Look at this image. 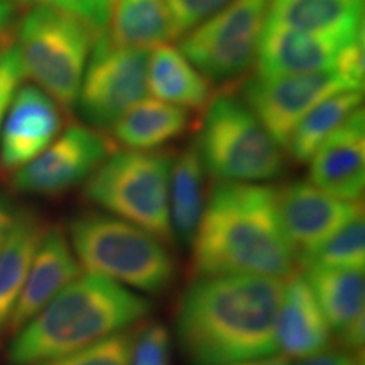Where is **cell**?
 Here are the masks:
<instances>
[{
	"instance_id": "cell-6",
	"label": "cell",
	"mask_w": 365,
	"mask_h": 365,
	"mask_svg": "<svg viewBox=\"0 0 365 365\" xmlns=\"http://www.w3.org/2000/svg\"><path fill=\"white\" fill-rule=\"evenodd\" d=\"M97 34L61 9L33 4L17 27L16 48L24 78L61 108H73Z\"/></svg>"
},
{
	"instance_id": "cell-25",
	"label": "cell",
	"mask_w": 365,
	"mask_h": 365,
	"mask_svg": "<svg viewBox=\"0 0 365 365\" xmlns=\"http://www.w3.org/2000/svg\"><path fill=\"white\" fill-rule=\"evenodd\" d=\"M362 103V91L344 90L313 107L301 118L286 145L287 154L299 164H308L319 145Z\"/></svg>"
},
{
	"instance_id": "cell-29",
	"label": "cell",
	"mask_w": 365,
	"mask_h": 365,
	"mask_svg": "<svg viewBox=\"0 0 365 365\" xmlns=\"http://www.w3.org/2000/svg\"><path fill=\"white\" fill-rule=\"evenodd\" d=\"M129 365H171V339L163 323H150L135 336Z\"/></svg>"
},
{
	"instance_id": "cell-31",
	"label": "cell",
	"mask_w": 365,
	"mask_h": 365,
	"mask_svg": "<svg viewBox=\"0 0 365 365\" xmlns=\"http://www.w3.org/2000/svg\"><path fill=\"white\" fill-rule=\"evenodd\" d=\"M364 33L346 41L336 54L333 71L340 76L349 90L362 91L364 88Z\"/></svg>"
},
{
	"instance_id": "cell-23",
	"label": "cell",
	"mask_w": 365,
	"mask_h": 365,
	"mask_svg": "<svg viewBox=\"0 0 365 365\" xmlns=\"http://www.w3.org/2000/svg\"><path fill=\"white\" fill-rule=\"evenodd\" d=\"M304 279L333 331L339 333L365 314L364 269L312 266L307 267Z\"/></svg>"
},
{
	"instance_id": "cell-32",
	"label": "cell",
	"mask_w": 365,
	"mask_h": 365,
	"mask_svg": "<svg viewBox=\"0 0 365 365\" xmlns=\"http://www.w3.org/2000/svg\"><path fill=\"white\" fill-rule=\"evenodd\" d=\"M22 80H24V71H22L19 54L14 46H7L0 54V132L9 105L12 102L14 93L22 85Z\"/></svg>"
},
{
	"instance_id": "cell-26",
	"label": "cell",
	"mask_w": 365,
	"mask_h": 365,
	"mask_svg": "<svg viewBox=\"0 0 365 365\" xmlns=\"http://www.w3.org/2000/svg\"><path fill=\"white\" fill-rule=\"evenodd\" d=\"M365 264V220L362 215L341 227L323 242L309 257L301 262L304 269L312 266L364 269Z\"/></svg>"
},
{
	"instance_id": "cell-35",
	"label": "cell",
	"mask_w": 365,
	"mask_h": 365,
	"mask_svg": "<svg viewBox=\"0 0 365 365\" xmlns=\"http://www.w3.org/2000/svg\"><path fill=\"white\" fill-rule=\"evenodd\" d=\"M17 213L19 210L16 208V205L12 203V200L9 196L0 193V247H2L4 240L7 239L9 232L16 222Z\"/></svg>"
},
{
	"instance_id": "cell-16",
	"label": "cell",
	"mask_w": 365,
	"mask_h": 365,
	"mask_svg": "<svg viewBox=\"0 0 365 365\" xmlns=\"http://www.w3.org/2000/svg\"><path fill=\"white\" fill-rule=\"evenodd\" d=\"M345 43L301 33L267 19L255 54L257 75L277 78L333 70L336 54Z\"/></svg>"
},
{
	"instance_id": "cell-15",
	"label": "cell",
	"mask_w": 365,
	"mask_h": 365,
	"mask_svg": "<svg viewBox=\"0 0 365 365\" xmlns=\"http://www.w3.org/2000/svg\"><path fill=\"white\" fill-rule=\"evenodd\" d=\"M78 276H81V267L76 261L65 230L58 227L48 228L36 250L24 286L12 309L6 333L14 335L17 330H21L54 296L61 293Z\"/></svg>"
},
{
	"instance_id": "cell-5",
	"label": "cell",
	"mask_w": 365,
	"mask_h": 365,
	"mask_svg": "<svg viewBox=\"0 0 365 365\" xmlns=\"http://www.w3.org/2000/svg\"><path fill=\"white\" fill-rule=\"evenodd\" d=\"M173 159L171 153L159 149L118 150L85 181V198L170 244L175 240L170 217Z\"/></svg>"
},
{
	"instance_id": "cell-14",
	"label": "cell",
	"mask_w": 365,
	"mask_h": 365,
	"mask_svg": "<svg viewBox=\"0 0 365 365\" xmlns=\"http://www.w3.org/2000/svg\"><path fill=\"white\" fill-rule=\"evenodd\" d=\"M308 164L309 182L344 202H360L365 186V117L362 107L319 145Z\"/></svg>"
},
{
	"instance_id": "cell-33",
	"label": "cell",
	"mask_w": 365,
	"mask_h": 365,
	"mask_svg": "<svg viewBox=\"0 0 365 365\" xmlns=\"http://www.w3.org/2000/svg\"><path fill=\"white\" fill-rule=\"evenodd\" d=\"M296 365H359V360L355 359L352 352L346 350H323L312 357L298 359Z\"/></svg>"
},
{
	"instance_id": "cell-17",
	"label": "cell",
	"mask_w": 365,
	"mask_h": 365,
	"mask_svg": "<svg viewBox=\"0 0 365 365\" xmlns=\"http://www.w3.org/2000/svg\"><path fill=\"white\" fill-rule=\"evenodd\" d=\"M331 328L308 281L301 274L287 276L276 322L277 350L284 357L304 359L330 346Z\"/></svg>"
},
{
	"instance_id": "cell-19",
	"label": "cell",
	"mask_w": 365,
	"mask_h": 365,
	"mask_svg": "<svg viewBox=\"0 0 365 365\" xmlns=\"http://www.w3.org/2000/svg\"><path fill=\"white\" fill-rule=\"evenodd\" d=\"M145 86L153 98L185 110H202L210 103V81L171 44H159L149 51Z\"/></svg>"
},
{
	"instance_id": "cell-11",
	"label": "cell",
	"mask_w": 365,
	"mask_h": 365,
	"mask_svg": "<svg viewBox=\"0 0 365 365\" xmlns=\"http://www.w3.org/2000/svg\"><path fill=\"white\" fill-rule=\"evenodd\" d=\"M349 90L333 70L308 75L254 76L242 91V102L257 117L269 135L282 150L289 143L301 118L319 102Z\"/></svg>"
},
{
	"instance_id": "cell-18",
	"label": "cell",
	"mask_w": 365,
	"mask_h": 365,
	"mask_svg": "<svg viewBox=\"0 0 365 365\" xmlns=\"http://www.w3.org/2000/svg\"><path fill=\"white\" fill-rule=\"evenodd\" d=\"M365 0H271L269 19L277 24L339 41L364 33Z\"/></svg>"
},
{
	"instance_id": "cell-13",
	"label": "cell",
	"mask_w": 365,
	"mask_h": 365,
	"mask_svg": "<svg viewBox=\"0 0 365 365\" xmlns=\"http://www.w3.org/2000/svg\"><path fill=\"white\" fill-rule=\"evenodd\" d=\"M61 107L36 85L14 93L0 132V166L16 173L29 164L61 134Z\"/></svg>"
},
{
	"instance_id": "cell-2",
	"label": "cell",
	"mask_w": 365,
	"mask_h": 365,
	"mask_svg": "<svg viewBox=\"0 0 365 365\" xmlns=\"http://www.w3.org/2000/svg\"><path fill=\"white\" fill-rule=\"evenodd\" d=\"M196 277H287L294 252L282 230L276 188L264 182H218L208 196L193 244Z\"/></svg>"
},
{
	"instance_id": "cell-9",
	"label": "cell",
	"mask_w": 365,
	"mask_h": 365,
	"mask_svg": "<svg viewBox=\"0 0 365 365\" xmlns=\"http://www.w3.org/2000/svg\"><path fill=\"white\" fill-rule=\"evenodd\" d=\"M149 49L118 44L108 31L98 34L81 78L75 107L93 129H110L148 93Z\"/></svg>"
},
{
	"instance_id": "cell-24",
	"label": "cell",
	"mask_w": 365,
	"mask_h": 365,
	"mask_svg": "<svg viewBox=\"0 0 365 365\" xmlns=\"http://www.w3.org/2000/svg\"><path fill=\"white\" fill-rule=\"evenodd\" d=\"M108 31L118 44L150 49L171 38L166 0H113Z\"/></svg>"
},
{
	"instance_id": "cell-8",
	"label": "cell",
	"mask_w": 365,
	"mask_h": 365,
	"mask_svg": "<svg viewBox=\"0 0 365 365\" xmlns=\"http://www.w3.org/2000/svg\"><path fill=\"white\" fill-rule=\"evenodd\" d=\"M269 7L271 0H232L181 36L180 51L208 81L234 80L255 61Z\"/></svg>"
},
{
	"instance_id": "cell-27",
	"label": "cell",
	"mask_w": 365,
	"mask_h": 365,
	"mask_svg": "<svg viewBox=\"0 0 365 365\" xmlns=\"http://www.w3.org/2000/svg\"><path fill=\"white\" fill-rule=\"evenodd\" d=\"M135 336L137 331L129 328L73 354L36 365H129Z\"/></svg>"
},
{
	"instance_id": "cell-7",
	"label": "cell",
	"mask_w": 365,
	"mask_h": 365,
	"mask_svg": "<svg viewBox=\"0 0 365 365\" xmlns=\"http://www.w3.org/2000/svg\"><path fill=\"white\" fill-rule=\"evenodd\" d=\"M205 173L218 182H267L286 171V158L250 108L232 95L208 105L195 140Z\"/></svg>"
},
{
	"instance_id": "cell-10",
	"label": "cell",
	"mask_w": 365,
	"mask_h": 365,
	"mask_svg": "<svg viewBox=\"0 0 365 365\" xmlns=\"http://www.w3.org/2000/svg\"><path fill=\"white\" fill-rule=\"evenodd\" d=\"M110 154V140L97 129L70 125L38 158L14 173L12 185L26 195L59 196L85 185Z\"/></svg>"
},
{
	"instance_id": "cell-34",
	"label": "cell",
	"mask_w": 365,
	"mask_h": 365,
	"mask_svg": "<svg viewBox=\"0 0 365 365\" xmlns=\"http://www.w3.org/2000/svg\"><path fill=\"white\" fill-rule=\"evenodd\" d=\"M365 314L339 331V340L346 352H359L365 339Z\"/></svg>"
},
{
	"instance_id": "cell-3",
	"label": "cell",
	"mask_w": 365,
	"mask_h": 365,
	"mask_svg": "<svg viewBox=\"0 0 365 365\" xmlns=\"http://www.w3.org/2000/svg\"><path fill=\"white\" fill-rule=\"evenodd\" d=\"M150 308L143 296L107 277L78 276L14 333L9 364L36 365L73 354L129 330Z\"/></svg>"
},
{
	"instance_id": "cell-36",
	"label": "cell",
	"mask_w": 365,
	"mask_h": 365,
	"mask_svg": "<svg viewBox=\"0 0 365 365\" xmlns=\"http://www.w3.org/2000/svg\"><path fill=\"white\" fill-rule=\"evenodd\" d=\"M16 16V0H0V38L12 24Z\"/></svg>"
},
{
	"instance_id": "cell-37",
	"label": "cell",
	"mask_w": 365,
	"mask_h": 365,
	"mask_svg": "<svg viewBox=\"0 0 365 365\" xmlns=\"http://www.w3.org/2000/svg\"><path fill=\"white\" fill-rule=\"evenodd\" d=\"M230 365H291V364L284 355H271V357L247 360V362H239V364H230Z\"/></svg>"
},
{
	"instance_id": "cell-20",
	"label": "cell",
	"mask_w": 365,
	"mask_h": 365,
	"mask_svg": "<svg viewBox=\"0 0 365 365\" xmlns=\"http://www.w3.org/2000/svg\"><path fill=\"white\" fill-rule=\"evenodd\" d=\"M46 230L48 227L36 213L19 210L7 239L0 247V335L7 331L12 309Z\"/></svg>"
},
{
	"instance_id": "cell-38",
	"label": "cell",
	"mask_w": 365,
	"mask_h": 365,
	"mask_svg": "<svg viewBox=\"0 0 365 365\" xmlns=\"http://www.w3.org/2000/svg\"><path fill=\"white\" fill-rule=\"evenodd\" d=\"M6 48H7V46H0V54L4 53V49H6Z\"/></svg>"
},
{
	"instance_id": "cell-4",
	"label": "cell",
	"mask_w": 365,
	"mask_h": 365,
	"mask_svg": "<svg viewBox=\"0 0 365 365\" xmlns=\"http://www.w3.org/2000/svg\"><path fill=\"white\" fill-rule=\"evenodd\" d=\"M81 269L132 291L159 294L173 284L176 264L166 244L134 223L105 212H83L68 228Z\"/></svg>"
},
{
	"instance_id": "cell-21",
	"label": "cell",
	"mask_w": 365,
	"mask_h": 365,
	"mask_svg": "<svg viewBox=\"0 0 365 365\" xmlns=\"http://www.w3.org/2000/svg\"><path fill=\"white\" fill-rule=\"evenodd\" d=\"M190 125V112L161 100H140L110 127L113 139L132 150H156Z\"/></svg>"
},
{
	"instance_id": "cell-1",
	"label": "cell",
	"mask_w": 365,
	"mask_h": 365,
	"mask_svg": "<svg viewBox=\"0 0 365 365\" xmlns=\"http://www.w3.org/2000/svg\"><path fill=\"white\" fill-rule=\"evenodd\" d=\"M279 277L234 274L196 277L176 317L181 352L191 365H230L276 355Z\"/></svg>"
},
{
	"instance_id": "cell-12",
	"label": "cell",
	"mask_w": 365,
	"mask_h": 365,
	"mask_svg": "<svg viewBox=\"0 0 365 365\" xmlns=\"http://www.w3.org/2000/svg\"><path fill=\"white\" fill-rule=\"evenodd\" d=\"M276 203L296 262L304 261L341 227L362 215V203L344 202L309 181H291L276 190Z\"/></svg>"
},
{
	"instance_id": "cell-22",
	"label": "cell",
	"mask_w": 365,
	"mask_h": 365,
	"mask_svg": "<svg viewBox=\"0 0 365 365\" xmlns=\"http://www.w3.org/2000/svg\"><path fill=\"white\" fill-rule=\"evenodd\" d=\"M205 168L195 143L173 159L170 217L173 237L191 247L205 210Z\"/></svg>"
},
{
	"instance_id": "cell-30",
	"label": "cell",
	"mask_w": 365,
	"mask_h": 365,
	"mask_svg": "<svg viewBox=\"0 0 365 365\" xmlns=\"http://www.w3.org/2000/svg\"><path fill=\"white\" fill-rule=\"evenodd\" d=\"M16 2H26L31 6L44 4V6L61 9V11L71 14L76 19L85 22L98 36L103 31H107L113 0H16Z\"/></svg>"
},
{
	"instance_id": "cell-28",
	"label": "cell",
	"mask_w": 365,
	"mask_h": 365,
	"mask_svg": "<svg viewBox=\"0 0 365 365\" xmlns=\"http://www.w3.org/2000/svg\"><path fill=\"white\" fill-rule=\"evenodd\" d=\"M230 2L232 0H166L171 38H181L190 33Z\"/></svg>"
}]
</instances>
